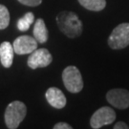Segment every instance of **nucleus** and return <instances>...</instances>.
<instances>
[{
	"label": "nucleus",
	"mask_w": 129,
	"mask_h": 129,
	"mask_svg": "<svg viewBox=\"0 0 129 129\" xmlns=\"http://www.w3.org/2000/svg\"><path fill=\"white\" fill-rule=\"evenodd\" d=\"M21 4L30 6V7H37L41 4L42 0H18Z\"/></svg>",
	"instance_id": "15"
},
{
	"label": "nucleus",
	"mask_w": 129,
	"mask_h": 129,
	"mask_svg": "<svg viewBox=\"0 0 129 129\" xmlns=\"http://www.w3.org/2000/svg\"><path fill=\"white\" fill-rule=\"evenodd\" d=\"M116 120V113L112 108L103 106L98 109L90 120V125L94 129H99L104 125L111 124Z\"/></svg>",
	"instance_id": "5"
},
{
	"label": "nucleus",
	"mask_w": 129,
	"mask_h": 129,
	"mask_svg": "<svg viewBox=\"0 0 129 129\" xmlns=\"http://www.w3.org/2000/svg\"><path fill=\"white\" fill-rule=\"evenodd\" d=\"M10 24V13L7 7L0 5V30H4Z\"/></svg>",
	"instance_id": "14"
},
{
	"label": "nucleus",
	"mask_w": 129,
	"mask_h": 129,
	"mask_svg": "<svg viewBox=\"0 0 129 129\" xmlns=\"http://www.w3.org/2000/svg\"><path fill=\"white\" fill-rule=\"evenodd\" d=\"M13 46L14 53H16L17 55H27L37 49V41L35 37L21 36L14 40Z\"/></svg>",
	"instance_id": "8"
},
{
	"label": "nucleus",
	"mask_w": 129,
	"mask_h": 129,
	"mask_svg": "<svg viewBox=\"0 0 129 129\" xmlns=\"http://www.w3.org/2000/svg\"><path fill=\"white\" fill-rule=\"evenodd\" d=\"M78 3L89 11L100 12L105 8L106 0H78Z\"/></svg>",
	"instance_id": "12"
},
{
	"label": "nucleus",
	"mask_w": 129,
	"mask_h": 129,
	"mask_svg": "<svg viewBox=\"0 0 129 129\" xmlns=\"http://www.w3.org/2000/svg\"><path fill=\"white\" fill-rule=\"evenodd\" d=\"M14 46L8 41H4L0 45V61L5 68H10L14 61Z\"/></svg>",
	"instance_id": "10"
},
{
	"label": "nucleus",
	"mask_w": 129,
	"mask_h": 129,
	"mask_svg": "<svg viewBox=\"0 0 129 129\" xmlns=\"http://www.w3.org/2000/svg\"><path fill=\"white\" fill-rule=\"evenodd\" d=\"M53 61V56L51 53L45 48L36 49L35 51L31 53L30 56L28 57L27 64L31 69H37V68H43L47 67L51 64Z\"/></svg>",
	"instance_id": "6"
},
{
	"label": "nucleus",
	"mask_w": 129,
	"mask_h": 129,
	"mask_svg": "<svg viewBox=\"0 0 129 129\" xmlns=\"http://www.w3.org/2000/svg\"><path fill=\"white\" fill-rule=\"evenodd\" d=\"M47 102L55 109H62L66 105V97L63 92L56 87H51L46 91L45 94Z\"/></svg>",
	"instance_id": "9"
},
{
	"label": "nucleus",
	"mask_w": 129,
	"mask_h": 129,
	"mask_svg": "<svg viewBox=\"0 0 129 129\" xmlns=\"http://www.w3.org/2000/svg\"><path fill=\"white\" fill-rule=\"evenodd\" d=\"M73 127L67 122H57L54 125V129H72Z\"/></svg>",
	"instance_id": "16"
},
{
	"label": "nucleus",
	"mask_w": 129,
	"mask_h": 129,
	"mask_svg": "<svg viewBox=\"0 0 129 129\" xmlns=\"http://www.w3.org/2000/svg\"><path fill=\"white\" fill-rule=\"evenodd\" d=\"M56 23L60 31L70 38L79 37L82 33V22L73 12H60L56 16Z\"/></svg>",
	"instance_id": "1"
},
{
	"label": "nucleus",
	"mask_w": 129,
	"mask_h": 129,
	"mask_svg": "<svg viewBox=\"0 0 129 129\" xmlns=\"http://www.w3.org/2000/svg\"><path fill=\"white\" fill-rule=\"evenodd\" d=\"M108 45L113 50L123 49L129 45V23H121L112 31Z\"/></svg>",
	"instance_id": "4"
},
{
	"label": "nucleus",
	"mask_w": 129,
	"mask_h": 129,
	"mask_svg": "<svg viewBox=\"0 0 129 129\" xmlns=\"http://www.w3.org/2000/svg\"><path fill=\"white\" fill-rule=\"evenodd\" d=\"M64 86L70 93L77 94L83 89V79L79 70L76 66H68L62 72Z\"/></svg>",
	"instance_id": "3"
},
{
	"label": "nucleus",
	"mask_w": 129,
	"mask_h": 129,
	"mask_svg": "<svg viewBox=\"0 0 129 129\" xmlns=\"http://www.w3.org/2000/svg\"><path fill=\"white\" fill-rule=\"evenodd\" d=\"M106 100L118 109H126L129 107V91L121 88L112 89L106 94Z\"/></svg>",
	"instance_id": "7"
},
{
	"label": "nucleus",
	"mask_w": 129,
	"mask_h": 129,
	"mask_svg": "<svg viewBox=\"0 0 129 129\" xmlns=\"http://www.w3.org/2000/svg\"><path fill=\"white\" fill-rule=\"evenodd\" d=\"M34 37L39 43H45L48 40V31L45 22L42 18H38L34 27Z\"/></svg>",
	"instance_id": "11"
},
{
	"label": "nucleus",
	"mask_w": 129,
	"mask_h": 129,
	"mask_svg": "<svg viewBox=\"0 0 129 129\" xmlns=\"http://www.w3.org/2000/svg\"><path fill=\"white\" fill-rule=\"evenodd\" d=\"M129 126L123 121H118L115 125H114V129H128Z\"/></svg>",
	"instance_id": "17"
},
{
	"label": "nucleus",
	"mask_w": 129,
	"mask_h": 129,
	"mask_svg": "<svg viewBox=\"0 0 129 129\" xmlns=\"http://www.w3.org/2000/svg\"><path fill=\"white\" fill-rule=\"evenodd\" d=\"M27 114V107L22 102L14 101L7 106L4 114L5 123L10 129H16Z\"/></svg>",
	"instance_id": "2"
},
{
	"label": "nucleus",
	"mask_w": 129,
	"mask_h": 129,
	"mask_svg": "<svg viewBox=\"0 0 129 129\" xmlns=\"http://www.w3.org/2000/svg\"><path fill=\"white\" fill-rule=\"evenodd\" d=\"M35 22V15L33 13H27L17 21V29L21 32L29 30L30 26Z\"/></svg>",
	"instance_id": "13"
}]
</instances>
